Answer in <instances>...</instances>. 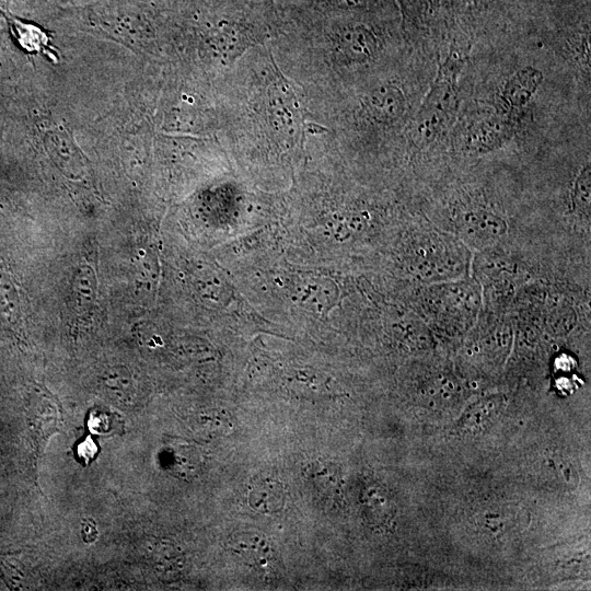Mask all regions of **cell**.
<instances>
[{
  "instance_id": "6da1fadb",
  "label": "cell",
  "mask_w": 591,
  "mask_h": 591,
  "mask_svg": "<svg viewBox=\"0 0 591 591\" xmlns=\"http://www.w3.org/2000/svg\"><path fill=\"white\" fill-rule=\"evenodd\" d=\"M219 136L250 173L278 178L304 158L309 127L303 90L278 67L268 44L219 77Z\"/></svg>"
},
{
  "instance_id": "7a4b0ae2",
  "label": "cell",
  "mask_w": 591,
  "mask_h": 591,
  "mask_svg": "<svg viewBox=\"0 0 591 591\" xmlns=\"http://www.w3.org/2000/svg\"><path fill=\"white\" fill-rule=\"evenodd\" d=\"M267 44L281 71L311 97L351 88L380 71L396 40L385 24L338 14L275 19Z\"/></svg>"
},
{
  "instance_id": "3957f363",
  "label": "cell",
  "mask_w": 591,
  "mask_h": 591,
  "mask_svg": "<svg viewBox=\"0 0 591 591\" xmlns=\"http://www.w3.org/2000/svg\"><path fill=\"white\" fill-rule=\"evenodd\" d=\"M467 48L453 45L417 112L409 118L405 137L424 147L440 138L451 126L459 102V77L467 59Z\"/></svg>"
},
{
  "instance_id": "277c9868",
  "label": "cell",
  "mask_w": 591,
  "mask_h": 591,
  "mask_svg": "<svg viewBox=\"0 0 591 591\" xmlns=\"http://www.w3.org/2000/svg\"><path fill=\"white\" fill-rule=\"evenodd\" d=\"M518 121L497 108L474 115L460 131L462 148L471 153H487L507 143L515 132Z\"/></svg>"
},
{
  "instance_id": "5b68a950",
  "label": "cell",
  "mask_w": 591,
  "mask_h": 591,
  "mask_svg": "<svg viewBox=\"0 0 591 591\" xmlns=\"http://www.w3.org/2000/svg\"><path fill=\"white\" fill-rule=\"evenodd\" d=\"M465 265L459 250L442 242H425L418 245L414 270L421 280L440 282L462 276Z\"/></svg>"
},
{
  "instance_id": "8992f818",
  "label": "cell",
  "mask_w": 591,
  "mask_h": 591,
  "mask_svg": "<svg viewBox=\"0 0 591 591\" xmlns=\"http://www.w3.org/2000/svg\"><path fill=\"white\" fill-rule=\"evenodd\" d=\"M542 81L543 73L538 69L532 66L519 69L503 83L495 108L519 123Z\"/></svg>"
},
{
  "instance_id": "52a82bcc",
  "label": "cell",
  "mask_w": 591,
  "mask_h": 591,
  "mask_svg": "<svg viewBox=\"0 0 591 591\" xmlns=\"http://www.w3.org/2000/svg\"><path fill=\"white\" fill-rule=\"evenodd\" d=\"M0 14L7 21L9 31L19 47L27 54H43L54 62L59 56L51 44V37L40 26L13 15L9 10L0 9Z\"/></svg>"
},
{
  "instance_id": "ba28073f",
  "label": "cell",
  "mask_w": 591,
  "mask_h": 591,
  "mask_svg": "<svg viewBox=\"0 0 591 591\" xmlns=\"http://www.w3.org/2000/svg\"><path fill=\"white\" fill-rule=\"evenodd\" d=\"M462 232L471 239L493 241L507 232L506 221L497 213L485 208H471L459 217Z\"/></svg>"
},
{
  "instance_id": "9c48e42d",
  "label": "cell",
  "mask_w": 591,
  "mask_h": 591,
  "mask_svg": "<svg viewBox=\"0 0 591 591\" xmlns=\"http://www.w3.org/2000/svg\"><path fill=\"white\" fill-rule=\"evenodd\" d=\"M247 501L258 513H276L286 505V489L278 479L262 477L251 484Z\"/></svg>"
},
{
  "instance_id": "30bf717a",
  "label": "cell",
  "mask_w": 591,
  "mask_h": 591,
  "mask_svg": "<svg viewBox=\"0 0 591 591\" xmlns=\"http://www.w3.org/2000/svg\"><path fill=\"white\" fill-rule=\"evenodd\" d=\"M232 553L251 566H265L273 558L268 540L255 531H239L230 540Z\"/></svg>"
},
{
  "instance_id": "8fae6325",
  "label": "cell",
  "mask_w": 591,
  "mask_h": 591,
  "mask_svg": "<svg viewBox=\"0 0 591 591\" xmlns=\"http://www.w3.org/2000/svg\"><path fill=\"white\" fill-rule=\"evenodd\" d=\"M438 298L443 310L457 316H472L478 308L477 291L466 282L443 286Z\"/></svg>"
},
{
  "instance_id": "7c38bea8",
  "label": "cell",
  "mask_w": 591,
  "mask_h": 591,
  "mask_svg": "<svg viewBox=\"0 0 591 591\" xmlns=\"http://www.w3.org/2000/svg\"><path fill=\"white\" fill-rule=\"evenodd\" d=\"M61 410L58 403L47 395L37 407L35 418V444L37 453H40L46 445L48 438L58 431L61 424Z\"/></svg>"
},
{
  "instance_id": "4fadbf2b",
  "label": "cell",
  "mask_w": 591,
  "mask_h": 591,
  "mask_svg": "<svg viewBox=\"0 0 591 591\" xmlns=\"http://www.w3.org/2000/svg\"><path fill=\"white\" fill-rule=\"evenodd\" d=\"M387 0H302L303 7L318 15L328 13L349 14L376 10Z\"/></svg>"
},
{
  "instance_id": "5bb4252c",
  "label": "cell",
  "mask_w": 591,
  "mask_h": 591,
  "mask_svg": "<svg viewBox=\"0 0 591 591\" xmlns=\"http://www.w3.org/2000/svg\"><path fill=\"white\" fill-rule=\"evenodd\" d=\"M96 276L88 265L79 266L73 273L71 280V296L76 305L80 309L90 308L96 298Z\"/></svg>"
},
{
  "instance_id": "9a60e30c",
  "label": "cell",
  "mask_w": 591,
  "mask_h": 591,
  "mask_svg": "<svg viewBox=\"0 0 591 591\" xmlns=\"http://www.w3.org/2000/svg\"><path fill=\"white\" fill-rule=\"evenodd\" d=\"M362 506L366 515L372 523L384 524L392 519V502L385 491L379 487L366 489L362 497Z\"/></svg>"
},
{
  "instance_id": "2e32d148",
  "label": "cell",
  "mask_w": 591,
  "mask_h": 591,
  "mask_svg": "<svg viewBox=\"0 0 591 591\" xmlns=\"http://www.w3.org/2000/svg\"><path fill=\"white\" fill-rule=\"evenodd\" d=\"M406 31L418 30L432 13L438 0H396Z\"/></svg>"
},
{
  "instance_id": "e0dca14e",
  "label": "cell",
  "mask_w": 591,
  "mask_h": 591,
  "mask_svg": "<svg viewBox=\"0 0 591 591\" xmlns=\"http://www.w3.org/2000/svg\"><path fill=\"white\" fill-rule=\"evenodd\" d=\"M308 473L316 491L331 495L339 489L340 478L332 465L316 462L311 465Z\"/></svg>"
},
{
  "instance_id": "ac0fdd59",
  "label": "cell",
  "mask_w": 591,
  "mask_h": 591,
  "mask_svg": "<svg viewBox=\"0 0 591 591\" xmlns=\"http://www.w3.org/2000/svg\"><path fill=\"white\" fill-rule=\"evenodd\" d=\"M590 199H591V176L590 166H583L571 188V204L573 209L583 216H590Z\"/></svg>"
},
{
  "instance_id": "d6986e66",
  "label": "cell",
  "mask_w": 591,
  "mask_h": 591,
  "mask_svg": "<svg viewBox=\"0 0 591 591\" xmlns=\"http://www.w3.org/2000/svg\"><path fill=\"white\" fill-rule=\"evenodd\" d=\"M576 320L573 310L558 309L551 314L547 324L553 332L563 334L569 332L573 327Z\"/></svg>"
}]
</instances>
